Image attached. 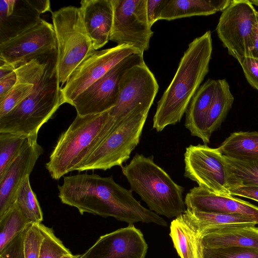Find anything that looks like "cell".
Instances as JSON below:
<instances>
[{
    "label": "cell",
    "mask_w": 258,
    "mask_h": 258,
    "mask_svg": "<svg viewBox=\"0 0 258 258\" xmlns=\"http://www.w3.org/2000/svg\"><path fill=\"white\" fill-rule=\"evenodd\" d=\"M58 189L61 202L77 208L82 215L112 217L128 225L139 222L167 225L159 215L142 206L131 189L117 183L112 175L85 173L66 176Z\"/></svg>",
    "instance_id": "obj_1"
},
{
    "label": "cell",
    "mask_w": 258,
    "mask_h": 258,
    "mask_svg": "<svg viewBox=\"0 0 258 258\" xmlns=\"http://www.w3.org/2000/svg\"><path fill=\"white\" fill-rule=\"evenodd\" d=\"M212 49L210 30L188 44L172 80L157 103L153 123L157 132L180 121L209 72Z\"/></svg>",
    "instance_id": "obj_2"
},
{
    "label": "cell",
    "mask_w": 258,
    "mask_h": 258,
    "mask_svg": "<svg viewBox=\"0 0 258 258\" xmlns=\"http://www.w3.org/2000/svg\"><path fill=\"white\" fill-rule=\"evenodd\" d=\"M57 52L47 55L34 79L31 94L0 118V133L26 137L38 135L41 127L65 103L56 67Z\"/></svg>",
    "instance_id": "obj_3"
},
{
    "label": "cell",
    "mask_w": 258,
    "mask_h": 258,
    "mask_svg": "<svg viewBox=\"0 0 258 258\" xmlns=\"http://www.w3.org/2000/svg\"><path fill=\"white\" fill-rule=\"evenodd\" d=\"M109 111L96 114H77L59 136L45 167L50 176L58 180L77 170L112 129Z\"/></svg>",
    "instance_id": "obj_4"
},
{
    "label": "cell",
    "mask_w": 258,
    "mask_h": 258,
    "mask_svg": "<svg viewBox=\"0 0 258 258\" xmlns=\"http://www.w3.org/2000/svg\"><path fill=\"white\" fill-rule=\"evenodd\" d=\"M132 191L144 201L149 209L168 218L177 217L186 210L184 188L153 161V156L136 153L129 164L121 167Z\"/></svg>",
    "instance_id": "obj_5"
},
{
    "label": "cell",
    "mask_w": 258,
    "mask_h": 258,
    "mask_svg": "<svg viewBox=\"0 0 258 258\" xmlns=\"http://www.w3.org/2000/svg\"><path fill=\"white\" fill-rule=\"evenodd\" d=\"M56 43V67L61 86L77 67L95 50L80 8L69 6L51 13Z\"/></svg>",
    "instance_id": "obj_6"
},
{
    "label": "cell",
    "mask_w": 258,
    "mask_h": 258,
    "mask_svg": "<svg viewBox=\"0 0 258 258\" xmlns=\"http://www.w3.org/2000/svg\"><path fill=\"white\" fill-rule=\"evenodd\" d=\"M149 110L139 107L132 111L111 130L77 170L121 167L140 142Z\"/></svg>",
    "instance_id": "obj_7"
},
{
    "label": "cell",
    "mask_w": 258,
    "mask_h": 258,
    "mask_svg": "<svg viewBox=\"0 0 258 258\" xmlns=\"http://www.w3.org/2000/svg\"><path fill=\"white\" fill-rule=\"evenodd\" d=\"M258 30V12L248 0H232L222 12L217 35L228 53L239 62L249 56Z\"/></svg>",
    "instance_id": "obj_8"
},
{
    "label": "cell",
    "mask_w": 258,
    "mask_h": 258,
    "mask_svg": "<svg viewBox=\"0 0 258 258\" xmlns=\"http://www.w3.org/2000/svg\"><path fill=\"white\" fill-rule=\"evenodd\" d=\"M57 51L53 25L41 19L16 35L0 42V63L15 69L33 59Z\"/></svg>",
    "instance_id": "obj_9"
},
{
    "label": "cell",
    "mask_w": 258,
    "mask_h": 258,
    "mask_svg": "<svg viewBox=\"0 0 258 258\" xmlns=\"http://www.w3.org/2000/svg\"><path fill=\"white\" fill-rule=\"evenodd\" d=\"M147 0H111L113 23L109 40L131 45L144 54L153 31L147 14Z\"/></svg>",
    "instance_id": "obj_10"
},
{
    "label": "cell",
    "mask_w": 258,
    "mask_h": 258,
    "mask_svg": "<svg viewBox=\"0 0 258 258\" xmlns=\"http://www.w3.org/2000/svg\"><path fill=\"white\" fill-rule=\"evenodd\" d=\"M184 176L199 186L218 195L230 196L224 155L206 144L190 145L184 153Z\"/></svg>",
    "instance_id": "obj_11"
},
{
    "label": "cell",
    "mask_w": 258,
    "mask_h": 258,
    "mask_svg": "<svg viewBox=\"0 0 258 258\" xmlns=\"http://www.w3.org/2000/svg\"><path fill=\"white\" fill-rule=\"evenodd\" d=\"M158 89L156 79L145 61L128 69L120 82L116 103L109 110L113 128L136 109H150Z\"/></svg>",
    "instance_id": "obj_12"
},
{
    "label": "cell",
    "mask_w": 258,
    "mask_h": 258,
    "mask_svg": "<svg viewBox=\"0 0 258 258\" xmlns=\"http://www.w3.org/2000/svg\"><path fill=\"white\" fill-rule=\"evenodd\" d=\"M144 62L143 54H131L113 67L102 78L83 91L73 103L77 115L85 116L109 111L115 105L119 84L130 68Z\"/></svg>",
    "instance_id": "obj_13"
},
{
    "label": "cell",
    "mask_w": 258,
    "mask_h": 258,
    "mask_svg": "<svg viewBox=\"0 0 258 258\" xmlns=\"http://www.w3.org/2000/svg\"><path fill=\"white\" fill-rule=\"evenodd\" d=\"M138 53H141L134 47L126 44L95 50L77 67L62 88L64 102L72 105L79 95L113 67L128 56Z\"/></svg>",
    "instance_id": "obj_14"
},
{
    "label": "cell",
    "mask_w": 258,
    "mask_h": 258,
    "mask_svg": "<svg viewBox=\"0 0 258 258\" xmlns=\"http://www.w3.org/2000/svg\"><path fill=\"white\" fill-rule=\"evenodd\" d=\"M148 245L133 224L99 237L80 258H145Z\"/></svg>",
    "instance_id": "obj_15"
},
{
    "label": "cell",
    "mask_w": 258,
    "mask_h": 258,
    "mask_svg": "<svg viewBox=\"0 0 258 258\" xmlns=\"http://www.w3.org/2000/svg\"><path fill=\"white\" fill-rule=\"evenodd\" d=\"M43 152L37 142V135L28 137L19 154L0 177V218L14 204L19 187L30 175Z\"/></svg>",
    "instance_id": "obj_16"
},
{
    "label": "cell",
    "mask_w": 258,
    "mask_h": 258,
    "mask_svg": "<svg viewBox=\"0 0 258 258\" xmlns=\"http://www.w3.org/2000/svg\"><path fill=\"white\" fill-rule=\"evenodd\" d=\"M184 202L187 209L206 212L240 214L252 218L258 223V207L233 196L213 193L199 186L189 190Z\"/></svg>",
    "instance_id": "obj_17"
},
{
    "label": "cell",
    "mask_w": 258,
    "mask_h": 258,
    "mask_svg": "<svg viewBox=\"0 0 258 258\" xmlns=\"http://www.w3.org/2000/svg\"><path fill=\"white\" fill-rule=\"evenodd\" d=\"M80 4L86 29L97 50L109 40L113 23L111 0H82Z\"/></svg>",
    "instance_id": "obj_18"
},
{
    "label": "cell",
    "mask_w": 258,
    "mask_h": 258,
    "mask_svg": "<svg viewBox=\"0 0 258 258\" xmlns=\"http://www.w3.org/2000/svg\"><path fill=\"white\" fill-rule=\"evenodd\" d=\"M40 15L27 0H1L0 42L34 24Z\"/></svg>",
    "instance_id": "obj_19"
},
{
    "label": "cell",
    "mask_w": 258,
    "mask_h": 258,
    "mask_svg": "<svg viewBox=\"0 0 258 258\" xmlns=\"http://www.w3.org/2000/svg\"><path fill=\"white\" fill-rule=\"evenodd\" d=\"M216 84V80H207L194 95L185 111V127L191 136L199 137L205 144L209 143L206 137V125Z\"/></svg>",
    "instance_id": "obj_20"
},
{
    "label": "cell",
    "mask_w": 258,
    "mask_h": 258,
    "mask_svg": "<svg viewBox=\"0 0 258 258\" xmlns=\"http://www.w3.org/2000/svg\"><path fill=\"white\" fill-rule=\"evenodd\" d=\"M169 235L180 258H205L203 236L184 213L172 221Z\"/></svg>",
    "instance_id": "obj_21"
},
{
    "label": "cell",
    "mask_w": 258,
    "mask_h": 258,
    "mask_svg": "<svg viewBox=\"0 0 258 258\" xmlns=\"http://www.w3.org/2000/svg\"><path fill=\"white\" fill-rule=\"evenodd\" d=\"M203 242L207 248L235 247L258 249V227L244 226L221 229L205 235Z\"/></svg>",
    "instance_id": "obj_22"
},
{
    "label": "cell",
    "mask_w": 258,
    "mask_h": 258,
    "mask_svg": "<svg viewBox=\"0 0 258 258\" xmlns=\"http://www.w3.org/2000/svg\"><path fill=\"white\" fill-rule=\"evenodd\" d=\"M184 214L204 237L216 230L231 227L255 226L252 218L240 214L212 213L186 208Z\"/></svg>",
    "instance_id": "obj_23"
},
{
    "label": "cell",
    "mask_w": 258,
    "mask_h": 258,
    "mask_svg": "<svg viewBox=\"0 0 258 258\" xmlns=\"http://www.w3.org/2000/svg\"><path fill=\"white\" fill-rule=\"evenodd\" d=\"M234 99L227 81L225 79L216 80L206 125V137L209 142L212 133L220 127L227 116Z\"/></svg>",
    "instance_id": "obj_24"
},
{
    "label": "cell",
    "mask_w": 258,
    "mask_h": 258,
    "mask_svg": "<svg viewBox=\"0 0 258 258\" xmlns=\"http://www.w3.org/2000/svg\"><path fill=\"white\" fill-rule=\"evenodd\" d=\"M218 148L223 155L231 158L247 160L258 159V132L233 133Z\"/></svg>",
    "instance_id": "obj_25"
},
{
    "label": "cell",
    "mask_w": 258,
    "mask_h": 258,
    "mask_svg": "<svg viewBox=\"0 0 258 258\" xmlns=\"http://www.w3.org/2000/svg\"><path fill=\"white\" fill-rule=\"evenodd\" d=\"M216 12L211 0H165L160 20L208 16Z\"/></svg>",
    "instance_id": "obj_26"
},
{
    "label": "cell",
    "mask_w": 258,
    "mask_h": 258,
    "mask_svg": "<svg viewBox=\"0 0 258 258\" xmlns=\"http://www.w3.org/2000/svg\"><path fill=\"white\" fill-rule=\"evenodd\" d=\"M229 188L236 186H258V159H238L224 155Z\"/></svg>",
    "instance_id": "obj_27"
},
{
    "label": "cell",
    "mask_w": 258,
    "mask_h": 258,
    "mask_svg": "<svg viewBox=\"0 0 258 258\" xmlns=\"http://www.w3.org/2000/svg\"><path fill=\"white\" fill-rule=\"evenodd\" d=\"M14 204L30 223H41L43 213L37 197L31 187L29 176L22 181L19 187Z\"/></svg>",
    "instance_id": "obj_28"
},
{
    "label": "cell",
    "mask_w": 258,
    "mask_h": 258,
    "mask_svg": "<svg viewBox=\"0 0 258 258\" xmlns=\"http://www.w3.org/2000/svg\"><path fill=\"white\" fill-rule=\"evenodd\" d=\"M30 224L14 204L0 218V251Z\"/></svg>",
    "instance_id": "obj_29"
},
{
    "label": "cell",
    "mask_w": 258,
    "mask_h": 258,
    "mask_svg": "<svg viewBox=\"0 0 258 258\" xmlns=\"http://www.w3.org/2000/svg\"><path fill=\"white\" fill-rule=\"evenodd\" d=\"M28 137L0 133V177L20 153Z\"/></svg>",
    "instance_id": "obj_30"
},
{
    "label": "cell",
    "mask_w": 258,
    "mask_h": 258,
    "mask_svg": "<svg viewBox=\"0 0 258 258\" xmlns=\"http://www.w3.org/2000/svg\"><path fill=\"white\" fill-rule=\"evenodd\" d=\"M40 226L43 234L40 245L39 258H60L62 256L71 253L62 242L54 233L53 229L42 223Z\"/></svg>",
    "instance_id": "obj_31"
},
{
    "label": "cell",
    "mask_w": 258,
    "mask_h": 258,
    "mask_svg": "<svg viewBox=\"0 0 258 258\" xmlns=\"http://www.w3.org/2000/svg\"><path fill=\"white\" fill-rule=\"evenodd\" d=\"M40 224H30L26 228L24 241V258H39L43 238Z\"/></svg>",
    "instance_id": "obj_32"
},
{
    "label": "cell",
    "mask_w": 258,
    "mask_h": 258,
    "mask_svg": "<svg viewBox=\"0 0 258 258\" xmlns=\"http://www.w3.org/2000/svg\"><path fill=\"white\" fill-rule=\"evenodd\" d=\"M205 258H258V249L242 247L211 249L204 247Z\"/></svg>",
    "instance_id": "obj_33"
},
{
    "label": "cell",
    "mask_w": 258,
    "mask_h": 258,
    "mask_svg": "<svg viewBox=\"0 0 258 258\" xmlns=\"http://www.w3.org/2000/svg\"><path fill=\"white\" fill-rule=\"evenodd\" d=\"M25 230L26 229L0 251V258H24V241Z\"/></svg>",
    "instance_id": "obj_34"
},
{
    "label": "cell",
    "mask_w": 258,
    "mask_h": 258,
    "mask_svg": "<svg viewBox=\"0 0 258 258\" xmlns=\"http://www.w3.org/2000/svg\"><path fill=\"white\" fill-rule=\"evenodd\" d=\"M239 63L248 83L258 90V59L247 56L243 58Z\"/></svg>",
    "instance_id": "obj_35"
},
{
    "label": "cell",
    "mask_w": 258,
    "mask_h": 258,
    "mask_svg": "<svg viewBox=\"0 0 258 258\" xmlns=\"http://www.w3.org/2000/svg\"><path fill=\"white\" fill-rule=\"evenodd\" d=\"M147 14L149 23L151 27L157 21L160 20L161 12L165 0H147Z\"/></svg>",
    "instance_id": "obj_36"
},
{
    "label": "cell",
    "mask_w": 258,
    "mask_h": 258,
    "mask_svg": "<svg viewBox=\"0 0 258 258\" xmlns=\"http://www.w3.org/2000/svg\"><path fill=\"white\" fill-rule=\"evenodd\" d=\"M17 81V76L14 70L0 77V101L13 89Z\"/></svg>",
    "instance_id": "obj_37"
},
{
    "label": "cell",
    "mask_w": 258,
    "mask_h": 258,
    "mask_svg": "<svg viewBox=\"0 0 258 258\" xmlns=\"http://www.w3.org/2000/svg\"><path fill=\"white\" fill-rule=\"evenodd\" d=\"M231 196H238L258 202V186H236L230 187Z\"/></svg>",
    "instance_id": "obj_38"
},
{
    "label": "cell",
    "mask_w": 258,
    "mask_h": 258,
    "mask_svg": "<svg viewBox=\"0 0 258 258\" xmlns=\"http://www.w3.org/2000/svg\"><path fill=\"white\" fill-rule=\"evenodd\" d=\"M30 6L40 15L46 12L52 13L50 1L48 0H27Z\"/></svg>",
    "instance_id": "obj_39"
},
{
    "label": "cell",
    "mask_w": 258,
    "mask_h": 258,
    "mask_svg": "<svg viewBox=\"0 0 258 258\" xmlns=\"http://www.w3.org/2000/svg\"><path fill=\"white\" fill-rule=\"evenodd\" d=\"M216 12L224 11L231 4V0H211Z\"/></svg>",
    "instance_id": "obj_40"
},
{
    "label": "cell",
    "mask_w": 258,
    "mask_h": 258,
    "mask_svg": "<svg viewBox=\"0 0 258 258\" xmlns=\"http://www.w3.org/2000/svg\"><path fill=\"white\" fill-rule=\"evenodd\" d=\"M249 56L258 59V30L253 47L249 51Z\"/></svg>",
    "instance_id": "obj_41"
},
{
    "label": "cell",
    "mask_w": 258,
    "mask_h": 258,
    "mask_svg": "<svg viewBox=\"0 0 258 258\" xmlns=\"http://www.w3.org/2000/svg\"><path fill=\"white\" fill-rule=\"evenodd\" d=\"M81 254H73L72 253L70 254H65L60 258H80Z\"/></svg>",
    "instance_id": "obj_42"
},
{
    "label": "cell",
    "mask_w": 258,
    "mask_h": 258,
    "mask_svg": "<svg viewBox=\"0 0 258 258\" xmlns=\"http://www.w3.org/2000/svg\"><path fill=\"white\" fill-rule=\"evenodd\" d=\"M250 2L252 4V5L258 6V0H251Z\"/></svg>",
    "instance_id": "obj_43"
}]
</instances>
